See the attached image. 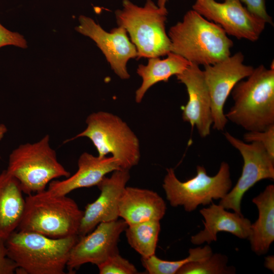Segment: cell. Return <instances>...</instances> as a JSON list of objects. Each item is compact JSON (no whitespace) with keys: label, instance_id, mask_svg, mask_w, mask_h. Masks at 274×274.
I'll return each mask as SVG.
<instances>
[{"label":"cell","instance_id":"obj_32","mask_svg":"<svg viewBox=\"0 0 274 274\" xmlns=\"http://www.w3.org/2000/svg\"><path fill=\"white\" fill-rule=\"evenodd\" d=\"M167 1L168 0H157V5L161 8H165Z\"/></svg>","mask_w":274,"mask_h":274},{"label":"cell","instance_id":"obj_14","mask_svg":"<svg viewBox=\"0 0 274 274\" xmlns=\"http://www.w3.org/2000/svg\"><path fill=\"white\" fill-rule=\"evenodd\" d=\"M129 179V170L118 169L99 182L97 185L99 196L87 204L83 211L77 234L79 237L89 233L100 223L118 219L119 201Z\"/></svg>","mask_w":274,"mask_h":274},{"label":"cell","instance_id":"obj_3","mask_svg":"<svg viewBox=\"0 0 274 274\" xmlns=\"http://www.w3.org/2000/svg\"><path fill=\"white\" fill-rule=\"evenodd\" d=\"M233 106L225 114L227 120L248 131L265 130L274 124V65L254 68L246 80L231 91Z\"/></svg>","mask_w":274,"mask_h":274},{"label":"cell","instance_id":"obj_22","mask_svg":"<svg viewBox=\"0 0 274 274\" xmlns=\"http://www.w3.org/2000/svg\"><path fill=\"white\" fill-rule=\"evenodd\" d=\"M160 231V221L156 220L127 225L125 230L128 244L143 258L155 254Z\"/></svg>","mask_w":274,"mask_h":274},{"label":"cell","instance_id":"obj_19","mask_svg":"<svg viewBox=\"0 0 274 274\" xmlns=\"http://www.w3.org/2000/svg\"><path fill=\"white\" fill-rule=\"evenodd\" d=\"M19 182L7 169L0 173V238L6 240L21 220L25 198Z\"/></svg>","mask_w":274,"mask_h":274},{"label":"cell","instance_id":"obj_18","mask_svg":"<svg viewBox=\"0 0 274 274\" xmlns=\"http://www.w3.org/2000/svg\"><path fill=\"white\" fill-rule=\"evenodd\" d=\"M166 206L156 192L146 189L126 187L120 198L119 216L128 225L159 221L164 217Z\"/></svg>","mask_w":274,"mask_h":274},{"label":"cell","instance_id":"obj_21","mask_svg":"<svg viewBox=\"0 0 274 274\" xmlns=\"http://www.w3.org/2000/svg\"><path fill=\"white\" fill-rule=\"evenodd\" d=\"M164 59L148 58L146 65L140 64L136 73L142 79L141 86L135 92V101H142L147 90L155 84L167 82L170 77L182 73L191 63L182 56L170 52Z\"/></svg>","mask_w":274,"mask_h":274},{"label":"cell","instance_id":"obj_15","mask_svg":"<svg viewBox=\"0 0 274 274\" xmlns=\"http://www.w3.org/2000/svg\"><path fill=\"white\" fill-rule=\"evenodd\" d=\"M176 77L185 85L188 95L186 105L182 107V119L189 123L192 128L195 127L200 137L206 138L211 133L213 120L210 95L203 70L199 65L190 63Z\"/></svg>","mask_w":274,"mask_h":274},{"label":"cell","instance_id":"obj_24","mask_svg":"<svg viewBox=\"0 0 274 274\" xmlns=\"http://www.w3.org/2000/svg\"><path fill=\"white\" fill-rule=\"evenodd\" d=\"M228 257L220 253L212 254L205 259L190 262L183 265L176 274H234L235 268L228 266Z\"/></svg>","mask_w":274,"mask_h":274},{"label":"cell","instance_id":"obj_26","mask_svg":"<svg viewBox=\"0 0 274 274\" xmlns=\"http://www.w3.org/2000/svg\"><path fill=\"white\" fill-rule=\"evenodd\" d=\"M244 140L248 143H260L270 157L274 159V124L263 131H248L244 134Z\"/></svg>","mask_w":274,"mask_h":274},{"label":"cell","instance_id":"obj_13","mask_svg":"<svg viewBox=\"0 0 274 274\" xmlns=\"http://www.w3.org/2000/svg\"><path fill=\"white\" fill-rule=\"evenodd\" d=\"M78 20L79 24L75 30L95 43L120 78L129 79L127 63L129 60L137 58V51L125 28L118 26L108 32L89 17L81 15Z\"/></svg>","mask_w":274,"mask_h":274},{"label":"cell","instance_id":"obj_30","mask_svg":"<svg viewBox=\"0 0 274 274\" xmlns=\"http://www.w3.org/2000/svg\"><path fill=\"white\" fill-rule=\"evenodd\" d=\"M273 256H269L265 258V266L273 272Z\"/></svg>","mask_w":274,"mask_h":274},{"label":"cell","instance_id":"obj_10","mask_svg":"<svg viewBox=\"0 0 274 274\" xmlns=\"http://www.w3.org/2000/svg\"><path fill=\"white\" fill-rule=\"evenodd\" d=\"M244 55L237 52L215 64L204 66L203 76L211 98L213 127L223 130L228 120L225 103L235 85L252 73L254 67L244 63Z\"/></svg>","mask_w":274,"mask_h":274},{"label":"cell","instance_id":"obj_7","mask_svg":"<svg viewBox=\"0 0 274 274\" xmlns=\"http://www.w3.org/2000/svg\"><path fill=\"white\" fill-rule=\"evenodd\" d=\"M47 134L33 143L19 145L9 156L8 172L19 182L27 195L42 192L55 179L71 176L58 161Z\"/></svg>","mask_w":274,"mask_h":274},{"label":"cell","instance_id":"obj_6","mask_svg":"<svg viewBox=\"0 0 274 274\" xmlns=\"http://www.w3.org/2000/svg\"><path fill=\"white\" fill-rule=\"evenodd\" d=\"M86 123L85 129L65 143L86 137L95 147L98 156L112 154L117 160L121 169L129 170L138 164L141 156L139 140L119 117L99 111L90 114Z\"/></svg>","mask_w":274,"mask_h":274},{"label":"cell","instance_id":"obj_20","mask_svg":"<svg viewBox=\"0 0 274 274\" xmlns=\"http://www.w3.org/2000/svg\"><path fill=\"white\" fill-rule=\"evenodd\" d=\"M252 202L257 207L258 218L251 224L248 238L251 250L258 255L267 253L274 241V186L270 184Z\"/></svg>","mask_w":274,"mask_h":274},{"label":"cell","instance_id":"obj_12","mask_svg":"<svg viewBox=\"0 0 274 274\" xmlns=\"http://www.w3.org/2000/svg\"><path fill=\"white\" fill-rule=\"evenodd\" d=\"M127 225L122 219L102 222L89 233L79 236L70 251L67 262L70 273L86 263L98 265L119 253V238Z\"/></svg>","mask_w":274,"mask_h":274},{"label":"cell","instance_id":"obj_9","mask_svg":"<svg viewBox=\"0 0 274 274\" xmlns=\"http://www.w3.org/2000/svg\"><path fill=\"white\" fill-rule=\"evenodd\" d=\"M227 141L241 153L243 166L241 177L219 204L226 210L242 214L241 201L245 193L258 182L274 179V159L258 142L248 144L231 135L224 133Z\"/></svg>","mask_w":274,"mask_h":274},{"label":"cell","instance_id":"obj_2","mask_svg":"<svg viewBox=\"0 0 274 274\" xmlns=\"http://www.w3.org/2000/svg\"><path fill=\"white\" fill-rule=\"evenodd\" d=\"M78 235L51 238L15 230L5 240L8 256L17 264L16 273L64 274Z\"/></svg>","mask_w":274,"mask_h":274},{"label":"cell","instance_id":"obj_23","mask_svg":"<svg viewBox=\"0 0 274 274\" xmlns=\"http://www.w3.org/2000/svg\"><path fill=\"white\" fill-rule=\"evenodd\" d=\"M213 254L209 245L203 247L190 248L187 257L177 261H167L161 259L153 255L147 258H141L143 267L150 274H176L185 264L192 261L205 259Z\"/></svg>","mask_w":274,"mask_h":274},{"label":"cell","instance_id":"obj_8","mask_svg":"<svg viewBox=\"0 0 274 274\" xmlns=\"http://www.w3.org/2000/svg\"><path fill=\"white\" fill-rule=\"evenodd\" d=\"M162 187L166 198L173 207L183 206L185 211H194L199 205H207L213 199H221L232 188L229 164L221 162L214 176L208 175L203 166L197 165L196 175L180 181L172 168L166 169Z\"/></svg>","mask_w":274,"mask_h":274},{"label":"cell","instance_id":"obj_16","mask_svg":"<svg viewBox=\"0 0 274 274\" xmlns=\"http://www.w3.org/2000/svg\"><path fill=\"white\" fill-rule=\"evenodd\" d=\"M78 166L72 176L50 182L47 190L53 195H66L77 189L97 186L107 174L121 169L117 160L113 156L100 157L87 152L80 156Z\"/></svg>","mask_w":274,"mask_h":274},{"label":"cell","instance_id":"obj_5","mask_svg":"<svg viewBox=\"0 0 274 274\" xmlns=\"http://www.w3.org/2000/svg\"><path fill=\"white\" fill-rule=\"evenodd\" d=\"M168 14L152 0L139 6L123 0L122 8L115 12L117 23L128 33L137 51V59L159 57L170 52V41L166 32Z\"/></svg>","mask_w":274,"mask_h":274},{"label":"cell","instance_id":"obj_28","mask_svg":"<svg viewBox=\"0 0 274 274\" xmlns=\"http://www.w3.org/2000/svg\"><path fill=\"white\" fill-rule=\"evenodd\" d=\"M253 14L260 17L266 23L273 24L272 18L267 12L265 0H240Z\"/></svg>","mask_w":274,"mask_h":274},{"label":"cell","instance_id":"obj_29","mask_svg":"<svg viewBox=\"0 0 274 274\" xmlns=\"http://www.w3.org/2000/svg\"><path fill=\"white\" fill-rule=\"evenodd\" d=\"M17 268L16 263L8 256L5 240L0 238V274H13Z\"/></svg>","mask_w":274,"mask_h":274},{"label":"cell","instance_id":"obj_27","mask_svg":"<svg viewBox=\"0 0 274 274\" xmlns=\"http://www.w3.org/2000/svg\"><path fill=\"white\" fill-rule=\"evenodd\" d=\"M6 46L25 49L27 43L23 35L8 29L0 23V48Z\"/></svg>","mask_w":274,"mask_h":274},{"label":"cell","instance_id":"obj_11","mask_svg":"<svg viewBox=\"0 0 274 274\" xmlns=\"http://www.w3.org/2000/svg\"><path fill=\"white\" fill-rule=\"evenodd\" d=\"M192 9L219 25L227 35L237 39L257 41L266 23L251 13L240 0H195Z\"/></svg>","mask_w":274,"mask_h":274},{"label":"cell","instance_id":"obj_17","mask_svg":"<svg viewBox=\"0 0 274 274\" xmlns=\"http://www.w3.org/2000/svg\"><path fill=\"white\" fill-rule=\"evenodd\" d=\"M204 219V229L191 237V242L195 245L204 243L210 244L217 241L220 231L229 232L241 239H248L251 233V221L242 214L226 211L220 204L212 203L208 208L199 211Z\"/></svg>","mask_w":274,"mask_h":274},{"label":"cell","instance_id":"obj_25","mask_svg":"<svg viewBox=\"0 0 274 274\" xmlns=\"http://www.w3.org/2000/svg\"><path fill=\"white\" fill-rule=\"evenodd\" d=\"M100 274H135L138 271L135 266L122 257L119 253L109 257L97 265Z\"/></svg>","mask_w":274,"mask_h":274},{"label":"cell","instance_id":"obj_4","mask_svg":"<svg viewBox=\"0 0 274 274\" xmlns=\"http://www.w3.org/2000/svg\"><path fill=\"white\" fill-rule=\"evenodd\" d=\"M83 211L66 195H55L47 190L27 195L16 230L32 232L51 238L78 235Z\"/></svg>","mask_w":274,"mask_h":274},{"label":"cell","instance_id":"obj_31","mask_svg":"<svg viewBox=\"0 0 274 274\" xmlns=\"http://www.w3.org/2000/svg\"><path fill=\"white\" fill-rule=\"evenodd\" d=\"M7 128L6 126L3 124H0V141L3 138L5 134L7 132ZM0 158H1V156H0Z\"/></svg>","mask_w":274,"mask_h":274},{"label":"cell","instance_id":"obj_1","mask_svg":"<svg viewBox=\"0 0 274 274\" xmlns=\"http://www.w3.org/2000/svg\"><path fill=\"white\" fill-rule=\"evenodd\" d=\"M167 35L170 52L198 65H211L225 59L231 55L233 45L221 27L192 9L170 27Z\"/></svg>","mask_w":274,"mask_h":274}]
</instances>
